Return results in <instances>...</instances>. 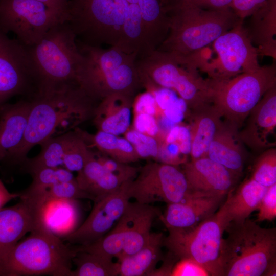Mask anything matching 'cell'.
<instances>
[{
    "label": "cell",
    "mask_w": 276,
    "mask_h": 276,
    "mask_svg": "<svg viewBox=\"0 0 276 276\" xmlns=\"http://www.w3.org/2000/svg\"><path fill=\"white\" fill-rule=\"evenodd\" d=\"M28 99L31 106L24 136L4 162L21 166L35 145L74 130L92 119L98 103L78 86L39 93Z\"/></svg>",
    "instance_id": "1"
},
{
    "label": "cell",
    "mask_w": 276,
    "mask_h": 276,
    "mask_svg": "<svg viewBox=\"0 0 276 276\" xmlns=\"http://www.w3.org/2000/svg\"><path fill=\"white\" fill-rule=\"evenodd\" d=\"M67 22L76 36L120 47L135 40L145 27L140 7L127 0H68Z\"/></svg>",
    "instance_id": "2"
},
{
    "label": "cell",
    "mask_w": 276,
    "mask_h": 276,
    "mask_svg": "<svg viewBox=\"0 0 276 276\" xmlns=\"http://www.w3.org/2000/svg\"><path fill=\"white\" fill-rule=\"evenodd\" d=\"M164 7L169 29L158 50L182 57L212 43L240 19L232 10L203 9L189 0H169Z\"/></svg>",
    "instance_id": "3"
},
{
    "label": "cell",
    "mask_w": 276,
    "mask_h": 276,
    "mask_svg": "<svg viewBox=\"0 0 276 276\" xmlns=\"http://www.w3.org/2000/svg\"><path fill=\"white\" fill-rule=\"evenodd\" d=\"M79 49L82 59L77 82L88 97L98 103L114 94L135 97L141 87L137 54L117 45L104 49L85 44Z\"/></svg>",
    "instance_id": "4"
},
{
    "label": "cell",
    "mask_w": 276,
    "mask_h": 276,
    "mask_svg": "<svg viewBox=\"0 0 276 276\" xmlns=\"http://www.w3.org/2000/svg\"><path fill=\"white\" fill-rule=\"evenodd\" d=\"M225 232L219 258L222 276L276 275L275 227H261L247 218L230 222Z\"/></svg>",
    "instance_id": "5"
},
{
    "label": "cell",
    "mask_w": 276,
    "mask_h": 276,
    "mask_svg": "<svg viewBox=\"0 0 276 276\" xmlns=\"http://www.w3.org/2000/svg\"><path fill=\"white\" fill-rule=\"evenodd\" d=\"M76 36L64 21L53 26L37 43L27 47L35 68L37 93L78 86L82 55Z\"/></svg>",
    "instance_id": "6"
},
{
    "label": "cell",
    "mask_w": 276,
    "mask_h": 276,
    "mask_svg": "<svg viewBox=\"0 0 276 276\" xmlns=\"http://www.w3.org/2000/svg\"><path fill=\"white\" fill-rule=\"evenodd\" d=\"M76 253L41 223L11 250L0 264V276H71Z\"/></svg>",
    "instance_id": "7"
},
{
    "label": "cell",
    "mask_w": 276,
    "mask_h": 276,
    "mask_svg": "<svg viewBox=\"0 0 276 276\" xmlns=\"http://www.w3.org/2000/svg\"><path fill=\"white\" fill-rule=\"evenodd\" d=\"M141 81L176 92L192 110L210 104L209 79L186 57L154 50L137 62Z\"/></svg>",
    "instance_id": "8"
},
{
    "label": "cell",
    "mask_w": 276,
    "mask_h": 276,
    "mask_svg": "<svg viewBox=\"0 0 276 276\" xmlns=\"http://www.w3.org/2000/svg\"><path fill=\"white\" fill-rule=\"evenodd\" d=\"M210 103L225 122L240 128L265 93L276 86L275 63L225 80L208 78Z\"/></svg>",
    "instance_id": "9"
},
{
    "label": "cell",
    "mask_w": 276,
    "mask_h": 276,
    "mask_svg": "<svg viewBox=\"0 0 276 276\" xmlns=\"http://www.w3.org/2000/svg\"><path fill=\"white\" fill-rule=\"evenodd\" d=\"M228 224L221 204L215 213L193 227L168 229L164 246L177 260L192 259L203 266L210 275L222 276L219 258Z\"/></svg>",
    "instance_id": "10"
},
{
    "label": "cell",
    "mask_w": 276,
    "mask_h": 276,
    "mask_svg": "<svg viewBox=\"0 0 276 276\" xmlns=\"http://www.w3.org/2000/svg\"><path fill=\"white\" fill-rule=\"evenodd\" d=\"M243 21L240 19L212 43L216 58L211 59L201 54L196 56L198 69L209 78L227 80L260 66L258 50L251 43Z\"/></svg>",
    "instance_id": "11"
},
{
    "label": "cell",
    "mask_w": 276,
    "mask_h": 276,
    "mask_svg": "<svg viewBox=\"0 0 276 276\" xmlns=\"http://www.w3.org/2000/svg\"><path fill=\"white\" fill-rule=\"evenodd\" d=\"M67 16L37 0H0V28L12 32L24 45L32 46Z\"/></svg>",
    "instance_id": "12"
},
{
    "label": "cell",
    "mask_w": 276,
    "mask_h": 276,
    "mask_svg": "<svg viewBox=\"0 0 276 276\" xmlns=\"http://www.w3.org/2000/svg\"><path fill=\"white\" fill-rule=\"evenodd\" d=\"M128 192L130 198L147 204L179 202L193 194L182 171L158 162H150L140 168L136 176L129 182Z\"/></svg>",
    "instance_id": "13"
},
{
    "label": "cell",
    "mask_w": 276,
    "mask_h": 276,
    "mask_svg": "<svg viewBox=\"0 0 276 276\" xmlns=\"http://www.w3.org/2000/svg\"><path fill=\"white\" fill-rule=\"evenodd\" d=\"M37 93L36 75L28 48L0 28V108L11 97L30 98Z\"/></svg>",
    "instance_id": "14"
},
{
    "label": "cell",
    "mask_w": 276,
    "mask_h": 276,
    "mask_svg": "<svg viewBox=\"0 0 276 276\" xmlns=\"http://www.w3.org/2000/svg\"><path fill=\"white\" fill-rule=\"evenodd\" d=\"M130 181L124 182L114 192L94 201V206L84 223L62 240L71 244L84 245L103 237L126 209L130 199L128 192Z\"/></svg>",
    "instance_id": "15"
},
{
    "label": "cell",
    "mask_w": 276,
    "mask_h": 276,
    "mask_svg": "<svg viewBox=\"0 0 276 276\" xmlns=\"http://www.w3.org/2000/svg\"><path fill=\"white\" fill-rule=\"evenodd\" d=\"M19 198L15 205L0 210V264L27 233L41 224V204L30 197Z\"/></svg>",
    "instance_id": "16"
},
{
    "label": "cell",
    "mask_w": 276,
    "mask_h": 276,
    "mask_svg": "<svg viewBox=\"0 0 276 276\" xmlns=\"http://www.w3.org/2000/svg\"><path fill=\"white\" fill-rule=\"evenodd\" d=\"M246 120L244 127L238 131L243 144L255 151L275 146L272 137L276 128V86L265 93Z\"/></svg>",
    "instance_id": "17"
},
{
    "label": "cell",
    "mask_w": 276,
    "mask_h": 276,
    "mask_svg": "<svg viewBox=\"0 0 276 276\" xmlns=\"http://www.w3.org/2000/svg\"><path fill=\"white\" fill-rule=\"evenodd\" d=\"M182 171L191 192L208 195L226 196L238 178L226 168L207 157L186 162Z\"/></svg>",
    "instance_id": "18"
},
{
    "label": "cell",
    "mask_w": 276,
    "mask_h": 276,
    "mask_svg": "<svg viewBox=\"0 0 276 276\" xmlns=\"http://www.w3.org/2000/svg\"><path fill=\"white\" fill-rule=\"evenodd\" d=\"M225 196L193 192L182 201L167 204L159 218L168 229L193 227L215 213Z\"/></svg>",
    "instance_id": "19"
},
{
    "label": "cell",
    "mask_w": 276,
    "mask_h": 276,
    "mask_svg": "<svg viewBox=\"0 0 276 276\" xmlns=\"http://www.w3.org/2000/svg\"><path fill=\"white\" fill-rule=\"evenodd\" d=\"M162 214L159 209L150 204L129 202L122 216L126 226L124 246L117 258L118 261L142 249L148 242L154 219Z\"/></svg>",
    "instance_id": "20"
},
{
    "label": "cell",
    "mask_w": 276,
    "mask_h": 276,
    "mask_svg": "<svg viewBox=\"0 0 276 276\" xmlns=\"http://www.w3.org/2000/svg\"><path fill=\"white\" fill-rule=\"evenodd\" d=\"M133 99L126 95L114 94L100 101L92 118L98 131L116 135L128 131L130 128Z\"/></svg>",
    "instance_id": "21"
},
{
    "label": "cell",
    "mask_w": 276,
    "mask_h": 276,
    "mask_svg": "<svg viewBox=\"0 0 276 276\" xmlns=\"http://www.w3.org/2000/svg\"><path fill=\"white\" fill-rule=\"evenodd\" d=\"M237 128L224 121L211 141L206 157L229 170L238 178L241 176L245 153Z\"/></svg>",
    "instance_id": "22"
},
{
    "label": "cell",
    "mask_w": 276,
    "mask_h": 276,
    "mask_svg": "<svg viewBox=\"0 0 276 276\" xmlns=\"http://www.w3.org/2000/svg\"><path fill=\"white\" fill-rule=\"evenodd\" d=\"M29 99L14 104L6 103L0 108V163L22 141L30 110Z\"/></svg>",
    "instance_id": "23"
},
{
    "label": "cell",
    "mask_w": 276,
    "mask_h": 276,
    "mask_svg": "<svg viewBox=\"0 0 276 276\" xmlns=\"http://www.w3.org/2000/svg\"><path fill=\"white\" fill-rule=\"evenodd\" d=\"M223 123L221 114L211 104L192 110L189 128L192 160L206 157L211 141Z\"/></svg>",
    "instance_id": "24"
},
{
    "label": "cell",
    "mask_w": 276,
    "mask_h": 276,
    "mask_svg": "<svg viewBox=\"0 0 276 276\" xmlns=\"http://www.w3.org/2000/svg\"><path fill=\"white\" fill-rule=\"evenodd\" d=\"M251 16L246 28L259 55L276 59V0H267Z\"/></svg>",
    "instance_id": "25"
},
{
    "label": "cell",
    "mask_w": 276,
    "mask_h": 276,
    "mask_svg": "<svg viewBox=\"0 0 276 276\" xmlns=\"http://www.w3.org/2000/svg\"><path fill=\"white\" fill-rule=\"evenodd\" d=\"M76 200L59 198L45 200L40 209L41 223L61 239L69 235L76 229L79 218Z\"/></svg>",
    "instance_id": "26"
},
{
    "label": "cell",
    "mask_w": 276,
    "mask_h": 276,
    "mask_svg": "<svg viewBox=\"0 0 276 276\" xmlns=\"http://www.w3.org/2000/svg\"><path fill=\"white\" fill-rule=\"evenodd\" d=\"M268 188L250 177L234 190H231L222 204L228 223L242 222L258 210Z\"/></svg>",
    "instance_id": "27"
},
{
    "label": "cell",
    "mask_w": 276,
    "mask_h": 276,
    "mask_svg": "<svg viewBox=\"0 0 276 276\" xmlns=\"http://www.w3.org/2000/svg\"><path fill=\"white\" fill-rule=\"evenodd\" d=\"M76 179L79 187L94 198V201L110 194L125 182L107 170L90 151Z\"/></svg>",
    "instance_id": "28"
},
{
    "label": "cell",
    "mask_w": 276,
    "mask_h": 276,
    "mask_svg": "<svg viewBox=\"0 0 276 276\" xmlns=\"http://www.w3.org/2000/svg\"><path fill=\"white\" fill-rule=\"evenodd\" d=\"M164 237L162 233H151L148 242L142 249L118 261L119 275H152L157 263L163 259Z\"/></svg>",
    "instance_id": "29"
},
{
    "label": "cell",
    "mask_w": 276,
    "mask_h": 276,
    "mask_svg": "<svg viewBox=\"0 0 276 276\" xmlns=\"http://www.w3.org/2000/svg\"><path fill=\"white\" fill-rule=\"evenodd\" d=\"M75 130L88 148H94L112 159L126 164L140 159L132 145L125 137L101 131L93 134L79 127Z\"/></svg>",
    "instance_id": "30"
},
{
    "label": "cell",
    "mask_w": 276,
    "mask_h": 276,
    "mask_svg": "<svg viewBox=\"0 0 276 276\" xmlns=\"http://www.w3.org/2000/svg\"><path fill=\"white\" fill-rule=\"evenodd\" d=\"M76 134L74 130L44 141L40 145V153L34 157H28L20 166L22 170L31 174L40 169L62 166L64 154Z\"/></svg>",
    "instance_id": "31"
},
{
    "label": "cell",
    "mask_w": 276,
    "mask_h": 276,
    "mask_svg": "<svg viewBox=\"0 0 276 276\" xmlns=\"http://www.w3.org/2000/svg\"><path fill=\"white\" fill-rule=\"evenodd\" d=\"M76 268L71 276H116L119 274L120 264L112 258L84 251H76L73 259Z\"/></svg>",
    "instance_id": "32"
},
{
    "label": "cell",
    "mask_w": 276,
    "mask_h": 276,
    "mask_svg": "<svg viewBox=\"0 0 276 276\" xmlns=\"http://www.w3.org/2000/svg\"><path fill=\"white\" fill-rule=\"evenodd\" d=\"M125 236V223L121 216L109 233L90 244L76 245L74 247L76 251H84L110 258H118L123 249Z\"/></svg>",
    "instance_id": "33"
},
{
    "label": "cell",
    "mask_w": 276,
    "mask_h": 276,
    "mask_svg": "<svg viewBox=\"0 0 276 276\" xmlns=\"http://www.w3.org/2000/svg\"><path fill=\"white\" fill-rule=\"evenodd\" d=\"M250 177L267 188L276 184L275 148L263 151L254 164Z\"/></svg>",
    "instance_id": "34"
},
{
    "label": "cell",
    "mask_w": 276,
    "mask_h": 276,
    "mask_svg": "<svg viewBox=\"0 0 276 276\" xmlns=\"http://www.w3.org/2000/svg\"><path fill=\"white\" fill-rule=\"evenodd\" d=\"M75 131L76 135L64 154L62 165L72 172H78L83 168L90 151L81 136Z\"/></svg>",
    "instance_id": "35"
},
{
    "label": "cell",
    "mask_w": 276,
    "mask_h": 276,
    "mask_svg": "<svg viewBox=\"0 0 276 276\" xmlns=\"http://www.w3.org/2000/svg\"><path fill=\"white\" fill-rule=\"evenodd\" d=\"M124 135L132 145L140 159L153 158L157 160L159 142L155 137L130 128Z\"/></svg>",
    "instance_id": "36"
},
{
    "label": "cell",
    "mask_w": 276,
    "mask_h": 276,
    "mask_svg": "<svg viewBox=\"0 0 276 276\" xmlns=\"http://www.w3.org/2000/svg\"><path fill=\"white\" fill-rule=\"evenodd\" d=\"M31 175L33 180L29 187L33 188H44L75 179L72 172L60 167L40 169Z\"/></svg>",
    "instance_id": "37"
},
{
    "label": "cell",
    "mask_w": 276,
    "mask_h": 276,
    "mask_svg": "<svg viewBox=\"0 0 276 276\" xmlns=\"http://www.w3.org/2000/svg\"><path fill=\"white\" fill-rule=\"evenodd\" d=\"M93 152L98 160L123 182L132 180L136 176L140 168L119 162L97 151Z\"/></svg>",
    "instance_id": "38"
},
{
    "label": "cell",
    "mask_w": 276,
    "mask_h": 276,
    "mask_svg": "<svg viewBox=\"0 0 276 276\" xmlns=\"http://www.w3.org/2000/svg\"><path fill=\"white\" fill-rule=\"evenodd\" d=\"M133 128L140 132L155 137L158 142L165 133L160 131L157 120L154 116L140 113L134 114Z\"/></svg>",
    "instance_id": "39"
},
{
    "label": "cell",
    "mask_w": 276,
    "mask_h": 276,
    "mask_svg": "<svg viewBox=\"0 0 276 276\" xmlns=\"http://www.w3.org/2000/svg\"><path fill=\"white\" fill-rule=\"evenodd\" d=\"M258 210L256 222L271 221L276 218V184L268 188Z\"/></svg>",
    "instance_id": "40"
},
{
    "label": "cell",
    "mask_w": 276,
    "mask_h": 276,
    "mask_svg": "<svg viewBox=\"0 0 276 276\" xmlns=\"http://www.w3.org/2000/svg\"><path fill=\"white\" fill-rule=\"evenodd\" d=\"M172 276H207L208 271L197 262L190 259L179 260L174 266Z\"/></svg>",
    "instance_id": "41"
},
{
    "label": "cell",
    "mask_w": 276,
    "mask_h": 276,
    "mask_svg": "<svg viewBox=\"0 0 276 276\" xmlns=\"http://www.w3.org/2000/svg\"><path fill=\"white\" fill-rule=\"evenodd\" d=\"M267 0H233L231 10L240 19L250 16Z\"/></svg>",
    "instance_id": "42"
},
{
    "label": "cell",
    "mask_w": 276,
    "mask_h": 276,
    "mask_svg": "<svg viewBox=\"0 0 276 276\" xmlns=\"http://www.w3.org/2000/svg\"><path fill=\"white\" fill-rule=\"evenodd\" d=\"M203 9L224 11L231 10L233 0H189Z\"/></svg>",
    "instance_id": "43"
},
{
    "label": "cell",
    "mask_w": 276,
    "mask_h": 276,
    "mask_svg": "<svg viewBox=\"0 0 276 276\" xmlns=\"http://www.w3.org/2000/svg\"><path fill=\"white\" fill-rule=\"evenodd\" d=\"M20 195V193H10L0 179V210L9 201L19 198Z\"/></svg>",
    "instance_id": "44"
},
{
    "label": "cell",
    "mask_w": 276,
    "mask_h": 276,
    "mask_svg": "<svg viewBox=\"0 0 276 276\" xmlns=\"http://www.w3.org/2000/svg\"><path fill=\"white\" fill-rule=\"evenodd\" d=\"M67 16L68 0H37Z\"/></svg>",
    "instance_id": "45"
},
{
    "label": "cell",
    "mask_w": 276,
    "mask_h": 276,
    "mask_svg": "<svg viewBox=\"0 0 276 276\" xmlns=\"http://www.w3.org/2000/svg\"><path fill=\"white\" fill-rule=\"evenodd\" d=\"M159 1H160V2L161 3H163V2L164 1V0H159Z\"/></svg>",
    "instance_id": "46"
},
{
    "label": "cell",
    "mask_w": 276,
    "mask_h": 276,
    "mask_svg": "<svg viewBox=\"0 0 276 276\" xmlns=\"http://www.w3.org/2000/svg\"><path fill=\"white\" fill-rule=\"evenodd\" d=\"M166 1H167V0H165V1H164V2H165Z\"/></svg>",
    "instance_id": "47"
}]
</instances>
